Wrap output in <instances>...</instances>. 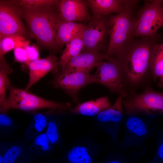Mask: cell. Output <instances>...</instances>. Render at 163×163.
Wrapping results in <instances>:
<instances>
[{
    "instance_id": "obj_1",
    "label": "cell",
    "mask_w": 163,
    "mask_h": 163,
    "mask_svg": "<svg viewBox=\"0 0 163 163\" xmlns=\"http://www.w3.org/2000/svg\"><path fill=\"white\" fill-rule=\"evenodd\" d=\"M158 36L134 38L112 56L131 82H139L151 70L153 50L158 43Z\"/></svg>"
},
{
    "instance_id": "obj_2",
    "label": "cell",
    "mask_w": 163,
    "mask_h": 163,
    "mask_svg": "<svg viewBox=\"0 0 163 163\" xmlns=\"http://www.w3.org/2000/svg\"><path fill=\"white\" fill-rule=\"evenodd\" d=\"M20 8L22 18L33 37L47 49L57 50L59 48L56 41V25L59 17L58 5L38 8Z\"/></svg>"
},
{
    "instance_id": "obj_3",
    "label": "cell",
    "mask_w": 163,
    "mask_h": 163,
    "mask_svg": "<svg viewBox=\"0 0 163 163\" xmlns=\"http://www.w3.org/2000/svg\"><path fill=\"white\" fill-rule=\"evenodd\" d=\"M137 7L109 15L108 20L109 42L106 54L112 57L134 39L137 21Z\"/></svg>"
},
{
    "instance_id": "obj_4",
    "label": "cell",
    "mask_w": 163,
    "mask_h": 163,
    "mask_svg": "<svg viewBox=\"0 0 163 163\" xmlns=\"http://www.w3.org/2000/svg\"><path fill=\"white\" fill-rule=\"evenodd\" d=\"M9 88L8 97L0 107V113H6L12 109L35 112L42 109L65 111L71 108L69 103H62L47 100L34 94L26 89L11 86Z\"/></svg>"
},
{
    "instance_id": "obj_5",
    "label": "cell",
    "mask_w": 163,
    "mask_h": 163,
    "mask_svg": "<svg viewBox=\"0 0 163 163\" xmlns=\"http://www.w3.org/2000/svg\"><path fill=\"white\" fill-rule=\"evenodd\" d=\"M163 0H146L137 12V21L134 38L151 37L157 34L163 26Z\"/></svg>"
},
{
    "instance_id": "obj_6",
    "label": "cell",
    "mask_w": 163,
    "mask_h": 163,
    "mask_svg": "<svg viewBox=\"0 0 163 163\" xmlns=\"http://www.w3.org/2000/svg\"><path fill=\"white\" fill-rule=\"evenodd\" d=\"M17 1H0V40L8 35H18L26 39L33 38L22 20Z\"/></svg>"
},
{
    "instance_id": "obj_7",
    "label": "cell",
    "mask_w": 163,
    "mask_h": 163,
    "mask_svg": "<svg viewBox=\"0 0 163 163\" xmlns=\"http://www.w3.org/2000/svg\"><path fill=\"white\" fill-rule=\"evenodd\" d=\"M96 67V71L92 75V84L102 85L111 92L119 94L123 97L127 96L123 83V73L114 58L108 57L98 63Z\"/></svg>"
},
{
    "instance_id": "obj_8",
    "label": "cell",
    "mask_w": 163,
    "mask_h": 163,
    "mask_svg": "<svg viewBox=\"0 0 163 163\" xmlns=\"http://www.w3.org/2000/svg\"><path fill=\"white\" fill-rule=\"evenodd\" d=\"M109 16L97 18L91 17L84 25L82 33L84 43L83 51H97L106 53L109 39Z\"/></svg>"
},
{
    "instance_id": "obj_9",
    "label": "cell",
    "mask_w": 163,
    "mask_h": 163,
    "mask_svg": "<svg viewBox=\"0 0 163 163\" xmlns=\"http://www.w3.org/2000/svg\"><path fill=\"white\" fill-rule=\"evenodd\" d=\"M103 147L91 135L86 136L75 140L65 149L63 160L66 163H95Z\"/></svg>"
},
{
    "instance_id": "obj_10",
    "label": "cell",
    "mask_w": 163,
    "mask_h": 163,
    "mask_svg": "<svg viewBox=\"0 0 163 163\" xmlns=\"http://www.w3.org/2000/svg\"><path fill=\"white\" fill-rule=\"evenodd\" d=\"M128 114L141 113L152 117L163 113V93L148 89L124 103Z\"/></svg>"
},
{
    "instance_id": "obj_11",
    "label": "cell",
    "mask_w": 163,
    "mask_h": 163,
    "mask_svg": "<svg viewBox=\"0 0 163 163\" xmlns=\"http://www.w3.org/2000/svg\"><path fill=\"white\" fill-rule=\"evenodd\" d=\"M123 97L119 95L113 106L104 110L93 117L96 126L112 137L114 144L118 145L120 127L124 117L122 107Z\"/></svg>"
},
{
    "instance_id": "obj_12",
    "label": "cell",
    "mask_w": 163,
    "mask_h": 163,
    "mask_svg": "<svg viewBox=\"0 0 163 163\" xmlns=\"http://www.w3.org/2000/svg\"><path fill=\"white\" fill-rule=\"evenodd\" d=\"M128 114L124 138L117 145L123 150L142 146L152 131V125L148 122L134 113Z\"/></svg>"
},
{
    "instance_id": "obj_13",
    "label": "cell",
    "mask_w": 163,
    "mask_h": 163,
    "mask_svg": "<svg viewBox=\"0 0 163 163\" xmlns=\"http://www.w3.org/2000/svg\"><path fill=\"white\" fill-rule=\"evenodd\" d=\"M91 77L92 75L88 72L61 71L56 74L52 83L55 88L64 90L74 102L78 104V91L87 85L92 84Z\"/></svg>"
},
{
    "instance_id": "obj_14",
    "label": "cell",
    "mask_w": 163,
    "mask_h": 163,
    "mask_svg": "<svg viewBox=\"0 0 163 163\" xmlns=\"http://www.w3.org/2000/svg\"><path fill=\"white\" fill-rule=\"evenodd\" d=\"M0 152V156L3 158L2 163H24L37 155L31 150L28 143L25 139L1 141Z\"/></svg>"
},
{
    "instance_id": "obj_15",
    "label": "cell",
    "mask_w": 163,
    "mask_h": 163,
    "mask_svg": "<svg viewBox=\"0 0 163 163\" xmlns=\"http://www.w3.org/2000/svg\"><path fill=\"white\" fill-rule=\"evenodd\" d=\"M138 0H87L91 17L97 18L117 14L130 8L137 7Z\"/></svg>"
},
{
    "instance_id": "obj_16",
    "label": "cell",
    "mask_w": 163,
    "mask_h": 163,
    "mask_svg": "<svg viewBox=\"0 0 163 163\" xmlns=\"http://www.w3.org/2000/svg\"><path fill=\"white\" fill-rule=\"evenodd\" d=\"M86 0H59L58 10L59 18L68 21H88L91 18Z\"/></svg>"
},
{
    "instance_id": "obj_17",
    "label": "cell",
    "mask_w": 163,
    "mask_h": 163,
    "mask_svg": "<svg viewBox=\"0 0 163 163\" xmlns=\"http://www.w3.org/2000/svg\"><path fill=\"white\" fill-rule=\"evenodd\" d=\"M58 59L55 55L30 62L28 65L29 69V80L26 89H28L45 75L50 72L58 73Z\"/></svg>"
},
{
    "instance_id": "obj_18",
    "label": "cell",
    "mask_w": 163,
    "mask_h": 163,
    "mask_svg": "<svg viewBox=\"0 0 163 163\" xmlns=\"http://www.w3.org/2000/svg\"><path fill=\"white\" fill-rule=\"evenodd\" d=\"M108 57L106 53L99 52H82L70 60L61 71L90 72L98 63Z\"/></svg>"
},
{
    "instance_id": "obj_19",
    "label": "cell",
    "mask_w": 163,
    "mask_h": 163,
    "mask_svg": "<svg viewBox=\"0 0 163 163\" xmlns=\"http://www.w3.org/2000/svg\"><path fill=\"white\" fill-rule=\"evenodd\" d=\"M84 27V24L82 23L65 21L59 17L56 25V41L59 47L68 43L82 31Z\"/></svg>"
},
{
    "instance_id": "obj_20",
    "label": "cell",
    "mask_w": 163,
    "mask_h": 163,
    "mask_svg": "<svg viewBox=\"0 0 163 163\" xmlns=\"http://www.w3.org/2000/svg\"><path fill=\"white\" fill-rule=\"evenodd\" d=\"M111 106L108 96L104 97L78 104L69 110V113L71 114L93 117Z\"/></svg>"
},
{
    "instance_id": "obj_21",
    "label": "cell",
    "mask_w": 163,
    "mask_h": 163,
    "mask_svg": "<svg viewBox=\"0 0 163 163\" xmlns=\"http://www.w3.org/2000/svg\"><path fill=\"white\" fill-rule=\"evenodd\" d=\"M55 110H49L47 125L45 133L52 144L58 145L60 148L63 147V140L60 132L62 115L64 111L59 110L58 113Z\"/></svg>"
},
{
    "instance_id": "obj_22",
    "label": "cell",
    "mask_w": 163,
    "mask_h": 163,
    "mask_svg": "<svg viewBox=\"0 0 163 163\" xmlns=\"http://www.w3.org/2000/svg\"><path fill=\"white\" fill-rule=\"evenodd\" d=\"M49 111L35 113L25 131V139L28 143L37 135L43 133L46 128L48 120Z\"/></svg>"
},
{
    "instance_id": "obj_23",
    "label": "cell",
    "mask_w": 163,
    "mask_h": 163,
    "mask_svg": "<svg viewBox=\"0 0 163 163\" xmlns=\"http://www.w3.org/2000/svg\"><path fill=\"white\" fill-rule=\"evenodd\" d=\"M83 30L65 45V49L58 63V65L62 67V70L70 60L79 55L83 50L84 47L82 36Z\"/></svg>"
},
{
    "instance_id": "obj_24",
    "label": "cell",
    "mask_w": 163,
    "mask_h": 163,
    "mask_svg": "<svg viewBox=\"0 0 163 163\" xmlns=\"http://www.w3.org/2000/svg\"><path fill=\"white\" fill-rule=\"evenodd\" d=\"M151 70L154 80H158V85L163 86V41L156 44L152 55Z\"/></svg>"
},
{
    "instance_id": "obj_25",
    "label": "cell",
    "mask_w": 163,
    "mask_h": 163,
    "mask_svg": "<svg viewBox=\"0 0 163 163\" xmlns=\"http://www.w3.org/2000/svg\"><path fill=\"white\" fill-rule=\"evenodd\" d=\"M31 150L37 155L51 153L54 146L51 143L45 132L37 136L29 145Z\"/></svg>"
},
{
    "instance_id": "obj_26",
    "label": "cell",
    "mask_w": 163,
    "mask_h": 163,
    "mask_svg": "<svg viewBox=\"0 0 163 163\" xmlns=\"http://www.w3.org/2000/svg\"><path fill=\"white\" fill-rule=\"evenodd\" d=\"M11 70L6 63L4 56L0 58V107L7 99L6 91L10 86L7 74L11 73Z\"/></svg>"
},
{
    "instance_id": "obj_27",
    "label": "cell",
    "mask_w": 163,
    "mask_h": 163,
    "mask_svg": "<svg viewBox=\"0 0 163 163\" xmlns=\"http://www.w3.org/2000/svg\"><path fill=\"white\" fill-rule=\"evenodd\" d=\"M26 39L18 35L5 36L0 40V58L17 46L24 44Z\"/></svg>"
},
{
    "instance_id": "obj_28",
    "label": "cell",
    "mask_w": 163,
    "mask_h": 163,
    "mask_svg": "<svg viewBox=\"0 0 163 163\" xmlns=\"http://www.w3.org/2000/svg\"><path fill=\"white\" fill-rule=\"evenodd\" d=\"M17 123L6 113H0V136L2 139L8 137L16 130Z\"/></svg>"
},
{
    "instance_id": "obj_29",
    "label": "cell",
    "mask_w": 163,
    "mask_h": 163,
    "mask_svg": "<svg viewBox=\"0 0 163 163\" xmlns=\"http://www.w3.org/2000/svg\"><path fill=\"white\" fill-rule=\"evenodd\" d=\"M21 7L27 8H38L58 5L59 0H20L17 1Z\"/></svg>"
},
{
    "instance_id": "obj_30",
    "label": "cell",
    "mask_w": 163,
    "mask_h": 163,
    "mask_svg": "<svg viewBox=\"0 0 163 163\" xmlns=\"http://www.w3.org/2000/svg\"><path fill=\"white\" fill-rule=\"evenodd\" d=\"M157 145L154 156L149 163H163V132L157 136Z\"/></svg>"
},
{
    "instance_id": "obj_31",
    "label": "cell",
    "mask_w": 163,
    "mask_h": 163,
    "mask_svg": "<svg viewBox=\"0 0 163 163\" xmlns=\"http://www.w3.org/2000/svg\"><path fill=\"white\" fill-rule=\"evenodd\" d=\"M101 163H128L126 157L115 151L110 152Z\"/></svg>"
},
{
    "instance_id": "obj_32",
    "label": "cell",
    "mask_w": 163,
    "mask_h": 163,
    "mask_svg": "<svg viewBox=\"0 0 163 163\" xmlns=\"http://www.w3.org/2000/svg\"><path fill=\"white\" fill-rule=\"evenodd\" d=\"M24 45V44L16 47L13 50L16 62L27 65L30 62L28 59Z\"/></svg>"
},
{
    "instance_id": "obj_33",
    "label": "cell",
    "mask_w": 163,
    "mask_h": 163,
    "mask_svg": "<svg viewBox=\"0 0 163 163\" xmlns=\"http://www.w3.org/2000/svg\"><path fill=\"white\" fill-rule=\"evenodd\" d=\"M30 42L26 40L24 46L27 51L30 62L36 60L40 58V53L38 48L35 45L30 44Z\"/></svg>"
},
{
    "instance_id": "obj_34",
    "label": "cell",
    "mask_w": 163,
    "mask_h": 163,
    "mask_svg": "<svg viewBox=\"0 0 163 163\" xmlns=\"http://www.w3.org/2000/svg\"></svg>"
}]
</instances>
